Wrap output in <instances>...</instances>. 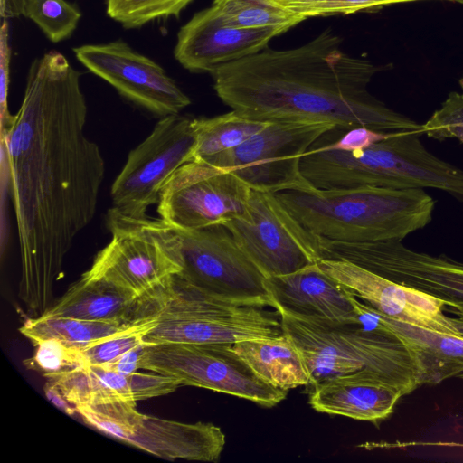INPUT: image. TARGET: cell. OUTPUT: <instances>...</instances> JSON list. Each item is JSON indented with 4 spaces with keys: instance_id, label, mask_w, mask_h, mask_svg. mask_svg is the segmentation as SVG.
Segmentation results:
<instances>
[{
    "instance_id": "6da1fadb",
    "label": "cell",
    "mask_w": 463,
    "mask_h": 463,
    "mask_svg": "<svg viewBox=\"0 0 463 463\" xmlns=\"http://www.w3.org/2000/svg\"><path fill=\"white\" fill-rule=\"evenodd\" d=\"M87 115L80 73L51 50L32 61L21 106L1 133L21 258L18 295L37 317L51 307L65 257L96 213L105 163L85 134Z\"/></svg>"
},
{
    "instance_id": "7a4b0ae2",
    "label": "cell",
    "mask_w": 463,
    "mask_h": 463,
    "mask_svg": "<svg viewBox=\"0 0 463 463\" xmlns=\"http://www.w3.org/2000/svg\"><path fill=\"white\" fill-rule=\"evenodd\" d=\"M376 71L369 61L344 52L341 39L326 30L302 46L264 49L219 66L211 75L221 100L248 118L424 134L421 124L369 93Z\"/></svg>"
},
{
    "instance_id": "3957f363",
    "label": "cell",
    "mask_w": 463,
    "mask_h": 463,
    "mask_svg": "<svg viewBox=\"0 0 463 463\" xmlns=\"http://www.w3.org/2000/svg\"><path fill=\"white\" fill-rule=\"evenodd\" d=\"M275 195L312 233L347 242L402 241L430 222L435 207L423 188L312 186Z\"/></svg>"
},
{
    "instance_id": "277c9868",
    "label": "cell",
    "mask_w": 463,
    "mask_h": 463,
    "mask_svg": "<svg viewBox=\"0 0 463 463\" xmlns=\"http://www.w3.org/2000/svg\"><path fill=\"white\" fill-rule=\"evenodd\" d=\"M421 135L396 131L356 152L329 149L315 142L302 156L300 171L317 189L433 188L463 203V170L430 152Z\"/></svg>"
},
{
    "instance_id": "5b68a950",
    "label": "cell",
    "mask_w": 463,
    "mask_h": 463,
    "mask_svg": "<svg viewBox=\"0 0 463 463\" xmlns=\"http://www.w3.org/2000/svg\"><path fill=\"white\" fill-rule=\"evenodd\" d=\"M276 311L284 334L305 362L312 386L361 370L385 377L402 395L421 386L408 349L392 335L359 321L335 322Z\"/></svg>"
},
{
    "instance_id": "8992f818",
    "label": "cell",
    "mask_w": 463,
    "mask_h": 463,
    "mask_svg": "<svg viewBox=\"0 0 463 463\" xmlns=\"http://www.w3.org/2000/svg\"><path fill=\"white\" fill-rule=\"evenodd\" d=\"M266 306L230 300L175 275L158 299L156 323L146 344H233L284 334L279 313Z\"/></svg>"
},
{
    "instance_id": "52a82bcc",
    "label": "cell",
    "mask_w": 463,
    "mask_h": 463,
    "mask_svg": "<svg viewBox=\"0 0 463 463\" xmlns=\"http://www.w3.org/2000/svg\"><path fill=\"white\" fill-rule=\"evenodd\" d=\"M106 221L111 240L82 275L137 297L160 295L183 269L175 230L161 219L132 218L114 208Z\"/></svg>"
},
{
    "instance_id": "ba28073f",
    "label": "cell",
    "mask_w": 463,
    "mask_h": 463,
    "mask_svg": "<svg viewBox=\"0 0 463 463\" xmlns=\"http://www.w3.org/2000/svg\"><path fill=\"white\" fill-rule=\"evenodd\" d=\"M135 401L113 400L77 406L90 426L154 456L168 459L216 462L225 435L212 423H185L140 413Z\"/></svg>"
},
{
    "instance_id": "9c48e42d",
    "label": "cell",
    "mask_w": 463,
    "mask_h": 463,
    "mask_svg": "<svg viewBox=\"0 0 463 463\" xmlns=\"http://www.w3.org/2000/svg\"><path fill=\"white\" fill-rule=\"evenodd\" d=\"M335 128L328 122L272 121L241 145L202 162L236 175L254 190H306L312 185L301 174V158Z\"/></svg>"
},
{
    "instance_id": "30bf717a",
    "label": "cell",
    "mask_w": 463,
    "mask_h": 463,
    "mask_svg": "<svg viewBox=\"0 0 463 463\" xmlns=\"http://www.w3.org/2000/svg\"><path fill=\"white\" fill-rule=\"evenodd\" d=\"M140 369L174 377L181 386L201 387L269 408L287 396L286 391L260 379L230 344H146Z\"/></svg>"
},
{
    "instance_id": "8fae6325",
    "label": "cell",
    "mask_w": 463,
    "mask_h": 463,
    "mask_svg": "<svg viewBox=\"0 0 463 463\" xmlns=\"http://www.w3.org/2000/svg\"><path fill=\"white\" fill-rule=\"evenodd\" d=\"M321 259L345 260L443 300L463 319V262L402 241L347 242L320 237Z\"/></svg>"
},
{
    "instance_id": "7c38bea8",
    "label": "cell",
    "mask_w": 463,
    "mask_h": 463,
    "mask_svg": "<svg viewBox=\"0 0 463 463\" xmlns=\"http://www.w3.org/2000/svg\"><path fill=\"white\" fill-rule=\"evenodd\" d=\"M176 232L185 282L219 298L271 307L265 275L222 224Z\"/></svg>"
},
{
    "instance_id": "4fadbf2b",
    "label": "cell",
    "mask_w": 463,
    "mask_h": 463,
    "mask_svg": "<svg viewBox=\"0 0 463 463\" xmlns=\"http://www.w3.org/2000/svg\"><path fill=\"white\" fill-rule=\"evenodd\" d=\"M223 225L266 278L295 272L321 259L319 236L274 193L251 189L246 213Z\"/></svg>"
},
{
    "instance_id": "5bb4252c",
    "label": "cell",
    "mask_w": 463,
    "mask_h": 463,
    "mask_svg": "<svg viewBox=\"0 0 463 463\" xmlns=\"http://www.w3.org/2000/svg\"><path fill=\"white\" fill-rule=\"evenodd\" d=\"M194 119L179 114L161 118L150 135L129 152L111 187L112 208L128 217H146L147 208L158 203L165 183L194 159Z\"/></svg>"
},
{
    "instance_id": "9a60e30c",
    "label": "cell",
    "mask_w": 463,
    "mask_h": 463,
    "mask_svg": "<svg viewBox=\"0 0 463 463\" xmlns=\"http://www.w3.org/2000/svg\"><path fill=\"white\" fill-rule=\"evenodd\" d=\"M250 192L236 175L190 161L162 188L157 213L164 222L182 230L223 225L246 213Z\"/></svg>"
},
{
    "instance_id": "2e32d148",
    "label": "cell",
    "mask_w": 463,
    "mask_h": 463,
    "mask_svg": "<svg viewBox=\"0 0 463 463\" xmlns=\"http://www.w3.org/2000/svg\"><path fill=\"white\" fill-rule=\"evenodd\" d=\"M72 51L90 72L153 115L161 118L177 115L191 103L189 97L158 63L122 40L84 44Z\"/></svg>"
},
{
    "instance_id": "e0dca14e",
    "label": "cell",
    "mask_w": 463,
    "mask_h": 463,
    "mask_svg": "<svg viewBox=\"0 0 463 463\" xmlns=\"http://www.w3.org/2000/svg\"><path fill=\"white\" fill-rule=\"evenodd\" d=\"M319 268L382 314L443 334L462 336L444 314L443 300L345 260L321 259Z\"/></svg>"
},
{
    "instance_id": "ac0fdd59",
    "label": "cell",
    "mask_w": 463,
    "mask_h": 463,
    "mask_svg": "<svg viewBox=\"0 0 463 463\" xmlns=\"http://www.w3.org/2000/svg\"><path fill=\"white\" fill-rule=\"evenodd\" d=\"M277 28L244 29L228 24L212 5L183 25L174 49L175 60L192 72H209L223 64L255 54L267 47Z\"/></svg>"
},
{
    "instance_id": "d6986e66",
    "label": "cell",
    "mask_w": 463,
    "mask_h": 463,
    "mask_svg": "<svg viewBox=\"0 0 463 463\" xmlns=\"http://www.w3.org/2000/svg\"><path fill=\"white\" fill-rule=\"evenodd\" d=\"M358 320L398 338L408 349L420 385L439 384L463 373V336L443 334L387 317L354 295Z\"/></svg>"
},
{
    "instance_id": "ffe728a7",
    "label": "cell",
    "mask_w": 463,
    "mask_h": 463,
    "mask_svg": "<svg viewBox=\"0 0 463 463\" xmlns=\"http://www.w3.org/2000/svg\"><path fill=\"white\" fill-rule=\"evenodd\" d=\"M272 307L288 313L335 322H356L349 290L313 263L295 272L267 277Z\"/></svg>"
},
{
    "instance_id": "44dd1931",
    "label": "cell",
    "mask_w": 463,
    "mask_h": 463,
    "mask_svg": "<svg viewBox=\"0 0 463 463\" xmlns=\"http://www.w3.org/2000/svg\"><path fill=\"white\" fill-rule=\"evenodd\" d=\"M309 404L317 411L377 423L389 417L401 391L385 377L361 370L313 385Z\"/></svg>"
},
{
    "instance_id": "7402d4cb",
    "label": "cell",
    "mask_w": 463,
    "mask_h": 463,
    "mask_svg": "<svg viewBox=\"0 0 463 463\" xmlns=\"http://www.w3.org/2000/svg\"><path fill=\"white\" fill-rule=\"evenodd\" d=\"M161 294L140 298L109 282L82 275L44 314L135 324L156 315Z\"/></svg>"
},
{
    "instance_id": "603a6c76",
    "label": "cell",
    "mask_w": 463,
    "mask_h": 463,
    "mask_svg": "<svg viewBox=\"0 0 463 463\" xmlns=\"http://www.w3.org/2000/svg\"><path fill=\"white\" fill-rule=\"evenodd\" d=\"M231 349L263 382L288 392L311 385L305 362L292 340L285 334L269 339H251L230 344Z\"/></svg>"
},
{
    "instance_id": "cb8c5ba5",
    "label": "cell",
    "mask_w": 463,
    "mask_h": 463,
    "mask_svg": "<svg viewBox=\"0 0 463 463\" xmlns=\"http://www.w3.org/2000/svg\"><path fill=\"white\" fill-rule=\"evenodd\" d=\"M45 377L76 407L118 399L132 400L128 375L101 365L79 366Z\"/></svg>"
},
{
    "instance_id": "d4e9b609",
    "label": "cell",
    "mask_w": 463,
    "mask_h": 463,
    "mask_svg": "<svg viewBox=\"0 0 463 463\" xmlns=\"http://www.w3.org/2000/svg\"><path fill=\"white\" fill-rule=\"evenodd\" d=\"M139 323L97 321L43 314L35 318L28 319L19 328V331L33 344L44 339H56L69 346L81 350L96 342L124 332Z\"/></svg>"
},
{
    "instance_id": "484cf974",
    "label": "cell",
    "mask_w": 463,
    "mask_h": 463,
    "mask_svg": "<svg viewBox=\"0 0 463 463\" xmlns=\"http://www.w3.org/2000/svg\"><path fill=\"white\" fill-rule=\"evenodd\" d=\"M270 122L229 113L208 118H194L195 146L193 161H204L232 149L264 129Z\"/></svg>"
},
{
    "instance_id": "4316f807",
    "label": "cell",
    "mask_w": 463,
    "mask_h": 463,
    "mask_svg": "<svg viewBox=\"0 0 463 463\" xmlns=\"http://www.w3.org/2000/svg\"><path fill=\"white\" fill-rule=\"evenodd\" d=\"M24 15L32 20L48 40L69 38L78 26L81 12L66 0H1V16Z\"/></svg>"
},
{
    "instance_id": "83f0119b",
    "label": "cell",
    "mask_w": 463,
    "mask_h": 463,
    "mask_svg": "<svg viewBox=\"0 0 463 463\" xmlns=\"http://www.w3.org/2000/svg\"><path fill=\"white\" fill-rule=\"evenodd\" d=\"M225 22L244 29L277 28L283 32L305 19L275 0H214Z\"/></svg>"
},
{
    "instance_id": "f1b7e54d",
    "label": "cell",
    "mask_w": 463,
    "mask_h": 463,
    "mask_svg": "<svg viewBox=\"0 0 463 463\" xmlns=\"http://www.w3.org/2000/svg\"><path fill=\"white\" fill-rule=\"evenodd\" d=\"M194 0H106V13L126 29L150 22L178 17Z\"/></svg>"
},
{
    "instance_id": "f546056e",
    "label": "cell",
    "mask_w": 463,
    "mask_h": 463,
    "mask_svg": "<svg viewBox=\"0 0 463 463\" xmlns=\"http://www.w3.org/2000/svg\"><path fill=\"white\" fill-rule=\"evenodd\" d=\"M156 315L118 335L80 350L85 365H103L146 343V333L156 325Z\"/></svg>"
},
{
    "instance_id": "4dcf8cb0",
    "label": "cell",
    "mask_w": 463,
    "mask_h": 463,
    "mask_svg": "<svg viewBox=\"0 0 463 463\" xmlns=\"http://www.w3.org/2000/svg\"><path fill=\"white\" fill-rule=\"evenodd\" d=\"M304 19L333 14H350L384 5L420 0H275Z\"/></svg>"
},
{
    "instance_id": "1f68e13d",
    "label": "cell",
    "mask_w": 463,
    "mask_h": 463,
    "mask_svg": "<svg viewBox=\"0 0 463 463\" xmlns=\"http://www.w3.org/2000/svg\"><path fill=\"white\" fill-rule=\"evenodd\" d=\"M33 345L35 352L24 364L28 368L42 372L43 376L85 365L80 349L59 340L44 339Z\"/></svg>"
},
{
    "instance_id": "d6a6232c",
    "label": "cell",
    "mask_w": 463,
    "mask_h": 463,
    "mask_svg": "<svg viewBox=\"0 0 463 463\" xmlns=\"http://www.w3.org/2000/svg\"><path fill=\"white\" fill-rule=\"evenodd\" d=\"M421 127L423 133L431 138L442 141L454 137L463 143V93L450 92Z\"/></svg>"
},
{
    "instance_id": "836d02e7",
    "label": "cell",
    "mask_w": 463,
    "mask_h": 463,
    "mask_svg": "<svg viewBox=\"0 0 463 463\" xmlns=\"http://www.w3.org/2000/svg\"><path fill=\"white\" fill-rule=\"evenodd\" d=\"M128 383L131 398L135 402L165 395L181 386L177 379L156 372H136L128 375Z\"/></svg>"
},
{
    "instance_id": "e575fe53",
    "label": "cell",
    "mask_w": 463,
    "mask_h": 463,
    "mask_svg": "<svg viewBox=\"0 0 463 463\" xmlns=\"http://www.w3.org/2000/svg\"><path fill=\"white\" fill-rule=\"evenodd\" d=\"M11 50L8 43V23L4 20L0 33V107L1 133L6 131L14 121V115L8 109V88Z\"/></svg>"
},
{
    "instance_id": "d590c367",
    "label": "cell",
    "mask_w": 463,
    "mask_h": 463,
    "mask_svg": "<svg viewBox=\"0 0 463 463\" xmlns=\"http://www.w3.org/2000/svg\"><path fill=\"white\" fill-rule=\"evenodd\" d=\"M146 345V343H144L129 350L115 361L101 366H104L109 370L115 371L126 376L130 375L137 372V369H140V362Z\"/></svg>"
},
{
    "instance_id": "8d00e7d4",
    "label": "cell",
    "mask_w": 463,
    "mask_h": 463,
    "mask_svg": "<svg viewBox=\"0 0 463 463\" xmlns=\"http://www.w3.org/2000/svg\"><path fill=\"white\" fill-rule=\"evenodd\" d=\"M44 392L48 400L64 413L70 416L78 413L76 405L69 402L52 381L45 383Z\"/></svg>"
},
{
    "instance_id": "74e56055",
    "label": "cell",
    "mask_w": 463,
    "mask_h": 463,
    "mask_svg": "<svg viewBox=\"0 0 463 463\" xmlns=\"http://www.w3.org/2000/svg\"><path fill=\"white\" fill-rule=\"evenodd\" d=\"M453 326L458 329L459 334L463 336V319L458 317H451Z\"/></svg>"
},
{
    "instance_id": "f35d334b",
    "label": "cell",
    "mask_w": 463,
    "mask_h": 463,
    "mask_svg": "<svg viewBox=\"0 0 463 463\" xmlns=\"http://www.w3.org/2000/svg\"><path fill=\"white\" fill-rule=\"evenodd\" d=\"M445 1H449V2H454V3L463 4V0H445Z\"/></svg>"
},
{
    "instance_id": "ab89813d",
    "label": "cell",
    "mask_w": 463,
    "mask_h": 463,
    "mask_svg": "<svg viewBox=\"0 0 463 463\" xmlns=\"http://www.w3.org/2000/svg\"><path fill=\"white\" fill-rule=\"evenodd\" d=\"M459 84H460L461 88L463 89V78L459 80Z\"/></svg>"
},
{
    "instance_id": "60d3db41",
    "label": "cell",
    "mask_w": 463,
    "mask_h": 463,
    "mask_svg": "<svg viewBox=\"0 0 463 463\" xmlns=\"http://www.w3.org/2000/svg\"><path fill=\"white\" fill-rule=\"evenodd\" d=\"M458 378H459V379L463 380V373H462V374H460Z\"/></svg>"
}]
</instances>
